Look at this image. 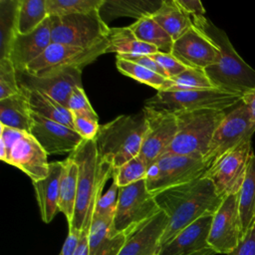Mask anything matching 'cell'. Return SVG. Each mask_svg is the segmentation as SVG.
<instances>
[{
  "label": "cell",
  "mask_w": 255,
  "mask_h": 255,
  "mask_svg": "<svg viewBox=\"0 0 255 255\" xmlns=\"http://www.w3.org/2000/svg\"><path fill=\"white\" fill-rule=\"evenodd\" d=\"M223 198L216 192L211 180L204 176L154 194L158 207L168 216L161 246L197 219L213 215Z\"/></svg>",
  "instance_id": "obj_1"
},
{
  "label": "cell",
  "mask_w": 255,
  "mask_h": 255,
  "mask_svg": "<svg viewBox=\"0 0 255 255\" xmlns=\"http://www.w3.org/2000/svg\"><path fill=\"white\" fill-rule=\"evenodd\" d=\"M70 156L78 164L79 174L75 211L69 230L89 233L98 200L105 183L113 178L114 168L108 163L99 162L95 139H84Z\"/></svg>",
  "instance_id": "obj_2"
},
{
  "label": "cell",
  "mask_w": 255,
  "mask_h": 255,
  "mask_svg": "<svg viewBox=\"0 0 255 255\" xmlns=\"http://www.w3.org/2000/svg\"><path fill=\"white\" fill-rule=\"evenodd\" d=\"M147 129L142 109L132 115H123L100 126L95 138L99 162L108 163L114 170L137 156Z\"/></svg>",
  "instance_id": "obj_3"
},
{
  "label": "cell",
  "mask_w": 255,
  "mask_h": 255,
  "mask_svg": "<svg viewBox=\"0 0 255 255\" xmlns=\"http://www.w3.org/2000/svg\"><path fill=\"white\" fill-rule=\"evenodd\" d=\"M202 30L218 46V61L205 70L214 88L243 95L255 88V70L236 52L227 34L207 20Z\"/></svg>",
  "instance_id": "obj_4"
},
{
  "label": "cell",
  "mask_w": 255,
  "mask_h": 255,
  "mask_svg": "<svg viewBox=\"0 0 255 255\" xmlns=\"http://www.w3.org/2000/svg\"><path fill=\"white\" fill-rule=\"evenodd\" d=\"M174 113L177 120V132L165 152L204 158L213 134L224 119L226 111Z\"/></svg>",
  "instance_id": "obj_5"
},
{
  "label": "cell",
  "mask_w": 255,
  "mask_h": 255,
  "mask_svg": "<svg viewBox=\"0 0 255 255\" xmlns=\"http://www.w3.org/2000/svg\"><path fill=\"white\" fill-rule=\"evenodd\" d=\"M0 158L28 175L32 181L45 178L49 172L48 154L28 132L0 125Z\"/></svg>",
  "instance_id": "obj_6"
},
{
  "label": "cell",
  "mask_w": 255,
  "mask_h": 255,
  "mask_svg": "<svg viewBox=\"0 0 255 255\" xmlns=\"http://www.w3.org/2000/svg\"><path fill=\"white\" fill-rule=\"evenodd\" d=\"M52 43L90 49L107 41L110 27L99 10L68 16H49Z\"/></svg>",
  "instance_id": "obj_7"
},
{
  "label": "cell",
  "mask_w": 255,
  "mask_h": 255,
  "mask_svg": "<svg viewBox=\"0 0 255 255\" xmlns=\"http://www.w3.org/2000/svg\"><path fill=\"white\" fill-rule=\"evenodd\" d=\"M239 94L217 88L183 92L157 93L145 101V106L170 112L191 111H227L241 101Z\"/></svg>",
  "instance_id": "obj_8"
},
{
  "label": "cell",
  "mask_w": 255,
  "mask_h": 255,
  "mask_svg": "<svg viewBox=\"0 0 255 255\" xmlns=\"http://www.w3.org/2000/svg\"><path fill=\"white\" fill-rule=\"evenodd\" d=\"M208 166L203 158L165 152L152 162L146 172V187L153 195L204 175Z\"/></svg>",
  "instance_id": "obj_9"
},
{
  "label": "cell",
  "mask_w": 255,
  "mask_h": 255,
  "mask_svg": "<svg viewBox=\"0 0 255 255\" xmlns=\"http://www.w3.org/2000/svg\"><path fill=\"white\" fill-rule=\"evenodd\" d=\"M159 211L154 195L146 187L145 179L120 187L113 232L127 234Z\"/></svg>",
  "instance_id": "obj_10"
},
{
  "label": "cell",
  "mask_w": 255,
  "mask_h": 255,
  "mask_svg": "<svg viewBox=\"0 0 255 255\" xmlns=\"http://www.w3.org/2000/svg\"><path fill=\"white\" fill-rule=\"evenodd\" d=\"M255 132V124L252 122L247 108L240 101L226 111L224 119L217 127L208 150L204 156L208 168L227 151L244 141L252 139Z\"/></svg>",
  "instance_id": "obj_11"
},
{
  "label": "cell",
  "mask_w": 255,
  "mask_h": 255,
  "mask_svg": "<svg viewBox=\"0 0 255 255\" xmlns=\"http://www.w3.org/2000/svg\"><path fill=\"white\" fill-rule=\"evenodd\" d=\"M253 154L252 139L244 141L215 160L203 176L222 197L238 193Z\"/></svg>",
  "instance_id": "obj_12"
},
{
  "label": "cell",
  "mask_w": 255,
  "mask_h": 255,
  "mask_svg": "<svg viewBox=\"0 0 255 255\" xmlns=\"http://www.w3.org/2000/svg\"><path fill=\"white\" fill-rule=\"evenodd\" d=\"M107 47L108 41L90 49L51 43L41 56L27 66L24 72L35 76H41L68 68L83 69L98 59L101 55L106 54Z\"/></svg>",
  "instance_id": "obj_13"
},
{
  "label": "cell",
  "mask_w": 255,
  "mask_h": 255,
  "mask_svg": "<svg viewBox=\"0 0 255 255\" xmlns=\"http://www.w3.org/2000/svg\"><path fill=\"white\" fill-rule=\"evenodd\" d=\"M243 238L238 193L226 195L213 214L208 244L217 254H229Z\"/></svg>",
  "instance_id": "obj_14"
},
{
  "label": "cell",
  "mask_w": 255,
  "mask_h": 255,
  "mask_svg": "<svg viewBox=\"0 0 255 255\" xmlns=\"http://www.w3.org/2000/svg\"><path fill=\"white\" fill-rule=\"evenodd\" d=\"M147 129L139 155L149 166L161 156L177 132V120L174 112L144 106Z\"/></svg>",
  "instance_id": "obj_15"
},
{
  "label": "cell",
  "mask_w": 255,
  "mask_h": 255,
  "mask_svg": "<svg viewBox=\"0 0 255 255\" xmlns=\"http://www.w3.org/2000/svg\"><path fill=\"white\" fill-rule=\"evenodd\" d=\"M17 78L19 87L42 92L66 108L73 90L83 87L82 69L79 68L58 70L41 76L17 72Z\"/></svg>",
  "instance_id": "obj_16"
},
{
  "label": "cell",
  "mask_w": 255,
  "mask_h": 255,
  "mask_svg": "<svg viewBox=\"0 0 255 255\" xmlns=\"http://www.w3.org/2000/svg\"><path fill=\"white\" fill-rule=\"evenodd\" d=\"M171 54L186 67L206 69L218 61L220 52L203 30L192 26L173 42Z\"/></svg>",
  "instance_id": "obj_17"
},
{
  "label": "cell",
  "mask_w": 255,
  "mask_h": 255,
  "mask_svg": "<svg viewBox=\"0 0 255 255\" xmlns=\"http://www.w3.org/2000/svg\"><path fill=\"white\" fill-rule=\"evenodd\" d=\"M32 117L33 126L31 134L48 155L71 154L84 140L75 129L65 125L44 119L35 114Z\"/></svg>",
  "instance_id": "obj_18"
},
{
  "label": "cell",
  "mask_w": 255,
  "mask_h": 255,
  "mask_svg": "<svg viewBox=\"0 0 255 255\" xmlns=\"http://www.w3.org/2000/svg\"><path fill=\"white\" fill-rule=\"evenodd\" d=\"M168 216L160 210L126 234L119 255H159Z\"/></svg>",
  "instance_id": "obj_19"
},
{
  "label": "cell",
  "mask_w": 255,
  "mask_h": 255,
  "mask_svg": "<svg viewBox=\"0 0 255 255\" xmlns=\"http://www.w3.org/2000/svg\"><path fill=\"white\" fill-rule=\"evenodd\" d=\"M213 215L203 216L183 230L168 243L161 246L159 255H214L208 244Z\"/></svg>",
  "instance_id": "obj_20"
},
{
  "label": "cell",
  "mask_w": 255,
  "mask_h": 255,
  "mask_svg": "<svg viewBox=\"0 0 255 255\" xmlns=\"http://www.w3.org/2000/svg\"><path fill=\"white\" fill-rule=\"evenodd\" d=\"M51 21L48 17L36 30L28 34H17L14 38L8 59L17 72H24L27 66L41 56L51 45Z\"/></svg>",
  "instance_id": "obj_21"
},
{
  "label": "cell",
  "mask_w": 255,
  "mask_h": 255,
  "mask_svg": "<svg viewBox=\"0 0 255 255\" xmlns=\"http://www.w3.org/2000/svg\"><path fill=\"white\" fill-rule=\"evenodd\" d=\"M63 166V161H52L49 165L48 175L43 179L32 181L41 218L45 223H50L60 211L59 196Z\"/></svg>",
  "instance_id": "obj_22"
},
{
  "label": "cell",
  "mask_w": 255,
  "mask_h": 255,
  "mask_svg": "<svg viewBox=\"0 0 255 255\" xmlns=\"http://www.w3.org/2000/svg\"><path fill=\"white\" fill-rule=\"evenodd\" d=\"M112 219L93 218L89 231V255H119L126 241V234L113 232Z\"/></svg>",
  "instance_id": "obj_23"
},
{
  "label": "cell",
  "mask_w": 255,
  "mask_h": 255,
  "mask_svg": "<svg viewBox=\"0 0 255 255\" xmlns=\"http://www.w3.org/2000/svg\"><path fill=\"white\" fill-rule=\"evenodd\" d=\"M33 113L28 99L21 92L0 100V125L12 129L31 133Z\"/></svg>",
  "instance_id": "obj_24"
},
{
  "label": "cell",
  "mask_w": 255,
  "mask_h": 255,
  "mask_svg": "<svg viewBox=\"0 0 255 255\" xmlns=\"http://www.w3.org/2000/svg\"><path fill=\"white\" fill-rule=\"evenodd\" d=\"M107 41L106 54L116 53L117 57L148 56L158 53L155 47L139 41L129 27H110Z\"/></svg>",
  "instance_id": "obj_25"
},
{
  "label": "cell",
  "mask_w": 255,
  "mask_h": 255,
  "mask_svg": "<svg viewBox=\"0 0 255 255\" xmlns=\"http://www.w3.org/2000/svg\"><path fill=\"white\" fill-rule=\"evenodd\" d=\"M162 0H105L99 13L107 23L119 17H131L135 21L145 16H151L161 5Z\"/></svg>",
  "instance_id": "obj_26"
},
{
  "label": "cell",
  "mask_w": 255,
  "mask_h": 255,
  "mask_svg": "<svg viewBox=\"0 0 255 255\" xmlns=\"http://www.w3.org/2000/svg\"><path fill=\"white\" fill-rule=\"evenodd\" d=\"M20 90L28 99L33 114L75 129L72 113L66 107L42 92L21 87Z\"/></svg>",
  "instance_id": "obj_27"
},
{
  "label": "cell",
  "mask_w": 255,
  "mask_h": 255,
  "mask_svg": "<svg viewBox=\"0 0 255 255\" xmlns=\"http://www.w3.org/2000/svg\"><path fill=\"white\" fill-rule=\"evenodd\" d=\"M154 21L169 34L173 41L181 37L193 25L177 0H162L160 7L151 15Z\"/></svg>",
  "instance_id": "obj_28"
},
{
  "label": "cell",
  "mask_w": 255,
  "mask_h": 255,
  "mask_svg": "<svg viewBox=\"0 0 255 255\" xmlns=\"http://www.w3.org/2000/svg\"><path fill=\"white\" fill-rule=\"evenodd\" d=\"M60 181L59 210L65 215L68 224L72 222L78 191L79 168L76 161L69 155L64 161Z\"/></svg>",
  "instance_id": "obj_29"
},
{
  "label": "cell",
  "mask_w": 255,
  "mask_h": 255,
  "mask_svg": "<svg viewBox=\"0 0 255 255\" xmlns=\"http://www.w3.org/2000/svg\"><path fill=\"white\" fill-rule=\"evenodd\" d=\"M238 207L244 236L255 223V154L251 157L238 192Z\"/></svg>",
  "instance_id": "obj_30"
},
{
  "label": "cell",
  "mask_w": 255,
  "mask_h": 255,
  "mask_svg": "<svg viewBox=\"0 0 255 255\" xmlns=\"http://www.w3.org/2000/svg\"><path fill=\"white\" fill-rule=\"evenodd\" d=\"M128 27L139 41L155 47L159 53H171L174 42L173 39L151 16H145L136 20Z\"/></svg>",
  "instance_id": "obj_31"
},
{
  "label": "cell",
  "mask_w": 255,
  "mask_h": 255,
  "mask_svg": "<svg viewBox=\"0 0 255 255\" xmlns=\"http://www.w3.org/2000/svg\"><path fill=\"white\" fill-rule=\"evenodd\" d=\"M19 3L20 0H0V59L8 57L11 44L18 34Z\"/></svg>",
  "instance_id": "obj_32"
},
{
  "label": "cell",
  "mask_w": 255,
  "mask_h": 255,
  "mask_svg": "<svg viewBox=\"0 0 255 255\" xmlns=\"http://www.w3.org/2000/svg\"><path fill=\"white\" fill-rule=\"evenodd\" d=\"M212 88L214 87L206 75L204 69L188 67L180 74L166 79L159 91L183 92Z\"/></svg>",
  "instance_id": "obj_33"
},
{
  "label": "cell",
  "mask_w": 255,
  "mask_h": 255,
  "mask_svg": "<svg viewBox=\"0 0 255 255\" xmlns=\"http://www.w3.org/2000/svg\"><path fill=\"white\" fill-rule=\"evenodd\" d=\"M48 17L46 0H20L17 16L18 34L33 32Z\"/></svg>",
  "instance_id": "obj_34"
},
{
  "label": "cell",
  "mask_w": 255,
  "mask_h": 255,
  "mask_svg": "<svg viewBox=\"0 0 255 255\" xmlns=\"http://www.w3.org/2000/svg\"><path fill=\"white\" fill-rule=\"evenodd\" d=\"M105 0H46L49 16L85 14L100 10Z\"/></svg>",
  "instance_id": "obj_35"
},
{
  "label": "cell",
  "mask_w": 255,
  "mask_h": 255,
  "mask_svg": "<svg viewBox=\"0 0 255 255\" xmlns=\"http://www.w3.org/2000/svg\"><path fill=\"white\" fill-rule=\"evenodd\" d=\"M116 66L122 74L132 78L139 83L145 84L157 91L161 89L163 83L166 80L164 77L144 68L143 66H140L123 58L117 57Z\"/></svg>",
  "instance_id": "obj_36"
},
{
  "label": "cell",
  "mask_w": 255,
  "mask_h": 255,
  "mask_svg": "<svg viewBox=\"0 0 255 255\" xmlns=\"http://www.w3.org/2000/svg\"><path fill=\"white\" fill-rule=\"evenodd\" d=\"M148 165L145 160L138 154L131 158L120 168L114 170L113 178L120 187L129 185L141 179H145Z\"/></svg>",
  "instance_id": "obj_37"
},
{
  "label": "cell",
  "mask_w": 255,
  "mask_h": 255,
  "mask_svg": "<svg viewBox=\"0 0 255 255\" xmlns=\"http://www.w3.org/2000/svg\"><path fill=\"white\" fill-rule=\"evenodd\" d=\"M17 70L8 59H0V100L20 94Z\"/></svg>",
  "instance_id": "obj_38"
},
{
  "label": "cell",
  "mask_w": 255,
  "mask_h": 255,
  "mask_svg": "<svg viewBox=\"0 0 255 255\" xmlns=\"http://www.w3.org/2000/svg\"><path fill=\"white\" fill-rule=\"evenodd\" d=\"M119 192L120 186L113 178L112 185L110 186L108 191L105 194H102V196L99 198L94 216L114 220L118 205Z\"/></svg>",
  "instance_id": "obj_39"
},
{
  "label": "cell",
  "mask_w": 255,
  "mask_h": 255,
  "mask_svg": "<svg viewBox=\"0 0 255 255\" xmlns=\"http://www.w3.org/2000/svg\"><path fill=\"white\" fill-rule=\"evenodd\" d=\"M67 109L73 114L83 115L99 121V117L90 104V101L83 87H76L73 90L68 101Z\"/></svg>",
  "instance_id": "obj_40"
},
{
  "label": "cell",
  "mask_w": 255,
  "mask_h": 255,
  "mask_svg": "<svg viewBox=\"0 0 255 255\" xmlns=\"http://www.w3.org/2000/svg\"><path fill=\"white\" fill-rule=\"evenodd\" d=\"M72 116H73L75 130L84 139H95L100 128L98 120H95L83 115L73 114V113H72Z\"/></svg>",
  "instance_id": "obj_41"
},
{
  "label": "cell",
  "mask_w": 255,
  "mask_h": 255,
  "mask_svg": "<svg viewBox=\"0 0 255 255\" xmlns=\"http://www.w3.org/2000/svg\"><path fill=\"white\" fill-rule=\"evenodd\" d=\"M177 3L189 16L192 25L202 30L208 20L205 17V9L202 3L199 0H177Z\"/></svg>",
  "instance_id": "obj_42"
},
{
  "label": "cell",
  "mask_w": 255,
  "mask_h": 255,
  "mask_svg": "<svg viewBox=\"0 0 255 255\" xmlns=\"http://www.w3.org/2000/svg\"><path fill=\"white\" fill-rule=\"evenodd\" d=\"M150 57L162 67V69L167 74L168 78L174 77L188 68L181 62H179L171 53L165 54L158 52L153 55H150Z\"/></svg>",
  "instance_id": "obj_43"
},
{
  "label": "cell",
  "mask_w": 255,
  "mask_h": 255,
  "mask_svg": "<svg viewBox=\"0 0 255 255\" xmlns=\"http://www.w3.org/2000/svg\"><path fill=\"white\" fill-rule=\"evenodd\" d=\"M227 255H255V223L243 236L237 247Z\"/></svg>",
  "instance_id": "obj_44"
},
{
  "label": "cell",
  "mask_w": 255,
  "mask_h": 255,
  "mask_svg": "<svg viewBox=\"0 0 255 255\" xmlns=\"http://www.w3.org/2000/svg\"><path fill=\"white\" fill-rule=\"evenodd\" d=\"M119 58H123V59L128 60L130 62H133L135 64H138L140 66H143L144 68L164 77L165 79H168V76L165 73V71L162 69V67L156 61H154L150 57V55H148V56H127V57H119Z\"/></svg>",
  "instance_id": "obj_45"
},
{
  "label": "cell",
  "mask_w": 255,
  "mask_h": 255,
  "mask_svg": "<svg viewBox=\"0 0 255 255\" xmlns=\"http://www.w3.org/2000/svg\"><path fill=\"white\" fill-rule=\"evenodd\" d=\"M80 236H81L80 233L69 230L68 236L62 246V249L59 255H74L80 240Z\"/></svg>",
  "instance_id": "obj_46"
},
{
  "label": "cell",
  "mask_w": 255,
  "mask_h": 255,
  "mask_svg": "<svg viewBox=\"0 0 255 255\" xmlns=\"http://www.w3.org/2000/svg\"><path fill=\"white\" fill-rule=\"evenodd\" d=\"M241 102L247 108L249 116L252 122L255 124V88L243 94L241 98Z\"/></svg>",
  "instance_id": "obj_47"
}]
</instances>
